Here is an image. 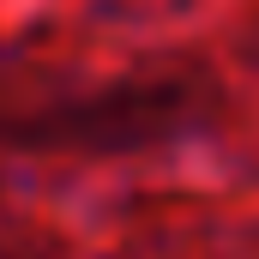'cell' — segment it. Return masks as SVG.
<instances>
[{
    "instance_id": "cell-1",
    "label": "cell",
    "mask_w": 259,
    "mask_h": 259,
    "mask_svg": "<svg viewBox=\"0 0 259 259\" xmlns=\"http://www.w3.org/2000/svg\"><path fill=\"white\" fill-rule=\"evenodd\" d=\"M211 121V84H199L187 72H139L97 84L84 97H55L30 115L0 121L6 145L24 151H84V157H109V151H145V145H175Z\"/></svg>"
},
{
    "instance_id": "cell-2",
    "label": "cell",
    "mask_w": 259,
    "mask_h": 259,
    "mask_svg": "<svg viewBox=\"0 0 259 259\" xmlns=\"http://www.w3.org/2000/svg\"><path fill=\"white\" fill-rule=\"evenodd\" d=\"M0 259H42V253H0Z\"/></svg>"
}]
</instances>
